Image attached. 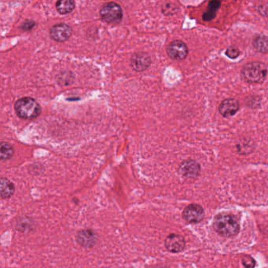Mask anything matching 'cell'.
I'll use <instances>...</instances> for the list:
<instances>
[{
  "label": "cell",
  "instance_id": "obj_1",
  "mask_svg": "<svg viewBox=\"0 0 268 268\" xmlns=\"http://www.w3.org/2000/svg\"><path fill=\"white\" fill-rule=\"evenodd\" d=\"M213 228L220 235L225 238H231L238 234L240 225L234 216L221 213L215 218Z\"/></svg>",
  "mask_w": 268,
  "mask_h": 268
},
{
  "label": "cell",
  "instance_id": "obj_2",
  "mask_svg": "<svg viewBox=\"0 0 268 268\" xmlns=\"http://www.w3.org/2000/svg\"><path fill=\"white\" fill-rule=\"evenodd\" d=\"M241 76L244 81L249 84H262L268 76V69L261 61H252L244 66Z\"/></svg>",
  "mask_w": 268,
  "mask_h": 268
},
{
  "label": "cell",
  "instance_id": "obj_3",
  "mask_svg": "<svg viewBox=\"0 0 268 268\" xmlns=\"http://www.w3.org/2000/svg\"><path fill=\"white\" fill-rule=\"evenodd\" d=\"M17 115L24 120H33L40 116L41 107L34 98L25 97L17 100L14 105Z\"/></svg>",
  "mask_w": 268,
  "mask_h": 268
},
{
  "label": "cell",
  "instance_id": "obj_4",
  "mask_svg": "<svg viewBox=\"0 0 268 268\" xmlns=\"http://www.w3.org/2000/svg\"><path fill=\"white\" fill-rule=\"evenodd\" d=\"M100 17L106 23H120L123 17L122 8L116 2H108L101 8Z\"/></svg>",
  "mask_w": 268,
  "mask_h": 268
},
{
  "label": "cell",
  "instance_id": "obj_5",
  "mask_svg": "<svg viewBox=\"0 0 268 268\" xmlns=\"http://www.w3.org/2000/svg\"><path fill=\"white\" fill-rule=\"evenodd\" d=\"M166 50L169 57L176 61H182L185 59L189 53L187 45L178 40L170 43Z\"/></svg>",
  "mask_w": 268,
  "mask_h": 268
},
{
  "label": "cell",
  "instance_id": "obj_6",
  "mask_svg": "<svg viewBox=\"0 0 268 268\" xmlns=\"http://www.w3.org/2000/svg\"><path fill=\"white\" fill-rule=\"evenodd\" d=\"M205 217L203 208L197 204H191L184 209L182 217L185 221L192 223L201 222Z\"/></svg>",
  "mask_w": 268,
  "mask_h": 268
},
{
  "label": "cell",
  "instance_id": "obj_7",
  "mask_svg": "<svg viewBox=\"0 0 268 268\" xmlns=\"http://www.w3.org/2000/svg\"><path fill=\"white\" fill-rule=\"evenodd\" d=\"M73 29L66 24H57L50 29V36L57 42H65L70 38Z\"/></svg>",
  "mask_w": 268,
  "mask_h": 268
},
{
  "label": "cell",
  "instance_id": "obj_8",
  "mask_svg": "<svg viewBox=\"0 0 268 268\" xmlns=\"http://www.w3.org/2000/svg\"><path fill=\"white\" fill-rule=\"evenodd\" d=\"M201 167L197 161L187 160L182 162L179 168V172L185 178H196L199 175Z\"/></svg>",
  "mask_w": 268,
  "mask_h": 268
},
{
  "label": "cell",
  "instance_id": "obj_9",
  "mask_svg": "<svg viewBox=\"0 0 268 268\" xmlns=\"http://www.w3.org/2000/svg\"><path fill=\"white\" fill-rule=\"evenodd\" d=\"M239 109L240 104L238 100L226 98L224 99L219 106V112L223 117L229 118L235 115Z\"/></svg>",
  "mask_w": 268,
  "mask_h": 268
},
{
  "label": "cell",
  "instance_id": "obj_10",
  "mask_svg": "<svg viewBox=\"0 0 268 268\" xmlns=\"http://www.w3.org/2000/svg\"><path fill=\"white\" fill-rule=\"evenodd\" d=\"M151 64L150 57L144 52L135 53L131 58V65L134 70L142 72L146 70Z\"/></svg>",
  "mask_w": 268,
  "mask_h": 268
},
{
  "label": "cell",
  "instance_id": "obj_11",
  "mask_svg": "<svg viewBox=\"0 0 268 268\" xmlns=\"http://www.w3.org/2000/svg\"><path fill=\"white\" fill-rule=\"evenodd\" d=\"M165 247L171 253H179L185 249L186 242L183 237L178 234H170L167 237L165 242Z\"/></svg>",
  "mask_w": 268,
  "mask_h": 268
},
{
  "label": "cell",
  "instance_id": "obj_12",
  "mask_svg": "<svg viewBox=\"0 0 268 268\" xmlns=\"http://www.w3.org/2000/svg\"><path fill=\"white\" fill-rule=\"evenodd\" d=\"M97 236L94 231L90 230H84L79 232L77 241L83 247H92L94 245Z\"/></svg>",
  "mask_w": 268,
  "mask_h": 268
},
{
  "label": "cell",
  "instance_id": "obj_13",
  "mask_svg": "<svg viewBox=\"0 0 268 268\" xmlns=\"http://www.w3.org/2000/svg\"><path fill=\"white\" fill-rule=\"evenodd\" d=\"M221 6V1H210L208 5L207 10L202 15V19L205 21H210L217 17V10L220 9Z\"/></svg>",
  "mask_w": 268,
  "mask_h": 268
},
{
  "label": "cell",
  "instance_id": "obj_14",
  "mask_svg": "<svg viewBox=\"0 0 268 268\" xmlns=\"http://www.w3.org/2000/svg\"><path fill=\"white\" fill-rule=\"evenodd\" d=\"M253 46L256 51L265 54L268 52V37L259 35L253 39Z\"/></svg>",
  "mask_w": 268,
  "mask_h": 268
},
{
  "label": "cell",
  "instance_id": "obj_15",
  "mask_svg": "<svg viewBox=\"0 0 268 268\" xmlns=\"http://www.w3.org/2000/svg\"><path fill=\"white\" fill-rule=\"evenodd\" d=\"M0 187H1V197H2V199L10 198L13 196L14 191H15L14 184L12 183L10 180L6 178L1 179Z\"/></svg>",
  "mask_w": 268,
  "mask_h": 268
},
{
  "label": "cell",
  "instance_id": "obj_16",
  "mask_svg": "<svg viewBox=\"0 0 268 268\" xmlns=\"http://www.w3.org/2000/svg\"><path fill=\"white\" fill-rule=\"evenodd\" d=\"M76 4L73 0H59L56 2V9L61 14H68L75 9Z\"/></svg>",
  "mask_w": 268,
  "mask_h": 268
},
{
  "label": "cell",
  "instance_id": "obj_17",
  "mask_svg": "<svg viewBox=\"0 0 268 268\" xmlns=\"http://www.w3.org/2000/svg\"><path fill=\"white\" fill-rule=\"evenodd\" d=\"M0 153H1V159L4 160L10 159L14 155V148L10 146V144L6 142H2L0 146Z\"/></svg>",
  "mask_w": 268,
  "mask_h": 268
},
{
  "label": "cell",
  "instance_id": "obj_18",
  "mask_svg": "<svg viewBox=\"0 0 268 268\" xmlns=\"http://www.w3.org/2000/svg\"><path fill=\"white\" fill-rule=\"evenodd\" d=\"M253 144L250 140H241V142L237 145V149L240 154H249L253 152L254 149Z\"/></svg>",
  "mask_w": 268,
  "mask_h": 268
},
{
  "label": "cell",
  "instance_id": "obj_19",
  "mask_svg": "<svg viewBox=\"0 0 268 268\" xmlns=\"http://www.w3.org/2000/svg\"><path fill=\"white\" fill-rule=\"evenodd\" d=\"M178 10V6L173 3H167L162 8V11L165 15H173V14H177Z\"/></svg>",
  "mask_w": 268,
  "mask_h": 268
},
{
  "label": "cell",
  "instance_id": "obj_20",
  "mask_svg": "<svg viewBox=\"0 0 268 268\" xmlns=\"http://www.w3.org/2000/svg\"><path fill=\"white\" fill-rule=\"evenodd\" d=\"M240 54L239 49L234 46H229L226 50V55L230 59H236L239 57Z\"/></svg>",
  "mask_w": 268,
  "mask_h": 268
},
{
  "label": "cell",
  "instance_id": "obj_21",
  "mask_svg": "<svg viewBox=\"0 0 268 268\" xmlns=\"http://www.w3.org/2000/svg\"><path fill=\"white\" fill-rule=\"evenodd\" d=\"M242 264L245 268H254L256 262L250 256H244L242 257Z\"/></svg>",
  "mask_w": 268,
  "mask_h": 268
},
{
  "label": "cell",
  "instance_id": "obj_22",
  "mask_svg": "<svg viewBox=\"0 0 268 268\" xmlns=\"http://www.w3.org/2000/svg\"><path fill=\"white\" fill-rule=\"evenodd\" d=\"M35 26V22L33 21H26L25 22H24L22 24V26H21V29H23L24 31H29L33 29Z\"/></svg>",
  "mask_w": 268,
  "mask_h": 268
},
{
  "label": "cell",
  "instance_id": "obj_23",
  "mask_svg": "<svg viewBox=\"0 0 268 268\" xmlns=\"http://www.w3.org/2000/svg\"><path fill=\"white\" fill-rule=\"evenodd\" d=\"M259 12L262 15L268 16V3H266V5L261 4V6H259Z\"/></svg>",
  "mask_w": 268,
  "mask_h": 268
}]
</instances>
